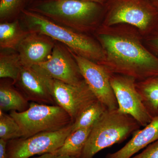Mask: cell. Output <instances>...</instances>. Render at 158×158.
<instances>
[{"label":"cell","mask_w":158,"mask_h":158,"mask_svg":"<svg viewBox=\"0 0 158 158\" xmlns=\"http://www.w3.org/2000/svg\"><path fill=\"white\" fill-rule=\"evenodd\" d=\"M82 1L93 2L98 3V4H100V5L104 6L105 4L107 2L108 0H82Z\"/></svg>","instance_id":"obj_27"},{"label":"cell","mask_w":158,"mask_h":158,"mask_svg":"<svg viewBox=\"0 0 158 158\" xmlns=\"http://www.w3.org/2000/svg\"><path fill=\"white\" fill-rule=\"evenodd\" d=\"M8 141L0 139V158H8L7 145Z\"/></svg>","instance_id":"obj_25"},{"label":"cell","mask_w":158,"mask_h":158,"mask_svg":"<svg viewBox=\"0 0 158 158\" xmlns=\"http://www.w3.org/2000/svg\"><path fill=\"white\" fill-rule=\"evenodd\" d=\"M131 158H158V140L150 144L142 152Z\"/></svg>","instance_id":"obj_23"},{"label":"cell","mask_w":158,"mask_h":158,"mask_svg":"<svg viewBox=\"0 0 158 158\" xmlns=\"http://www.w3.org/2000/svg\"><path fill=\"white\" fill-rule=\"evenodd\" d=\"M141 127L118 109L107 110L92 127L80 158H93L102 150L123 142Z\"/></svg>","instance_id":"obj_4"},{"label":"cell","mask_w":158,"mask_h":158,"mask_svg":"<svg viewBox=\"0 0 158 158\" xmlns=\"http://www.w3.org/2000/svg\"><path fill=\"white\" fill-rule=\"evenodd\" d=\"M150 1L158 10V0H150Z\"/></svg>","instance_id":"obj_29"},{"label":"cell","mask_w":158,"mask_h":158,"mask_svg":"<svg viewBox=\"0 0 158 158\" xmlns=\"http://www.w3.org/2000/svg\"><path fill=\"white\" fill-rule=\"evenodd\" d=\"M26 0H1L0 2V19L6 22L23 11Z\"/></svg>","instance_id":"obj_22"},{"label":"cell","mask_w":158,"mask_h":158,"mask_svg":"<svg viewBox=\"0 0 158 158\" xmlns=\"http://www.w3.org/2000/svg\"><path fill=\"white\" fill-rule=\"evenodd\" d=\"M23 137L17 122L10 114H6L0 110V139L8 141Z\"/></svg>","instance_id":"obj_21"},{"label":"cell","mask_w":158,"mask_h":158,"mask_svg":"<svg viewBox=\"0 0 158 158\" xmlns=\"http://www.w3.org/2000/svg\"><path fill=\"white\" fill-rule=\"evenodd\" d=\"M110 81L118 105V110L135 118L143 127L153 117L142 102L136 88V81L131 77L110 74Z\"/></svg>","instance_id":"obj_10"},{"label":"cell","mask_w":158,"mask_h":158,"mask_svg":"<svg viewBox=\"0 0 158 158\" xmlns=\"http://www.w3.org/2000/svg\"><path fill=\"white\" fill-rule=\"evenodd\" d=\"M10 115L19 126L23 138L40 133L57 131L73 123L68 113L58 105L31 102L26 111H11Z\"/></svg>","instance_id":"obj_6"},{"label":"cell","mask_w":158,"mask_h":158,"mask_svg":"<svg viewBox=\"0 0 158 158\" xmlns=\"http://www.w3.org/2000/svg\"><path fill=\"white\" fill-rule=\"evenodd\" d=\"M56 42L44 34L31 32L17 49L23 67L31 68L49 59Z\"/></svg>","instance_id":"obj_12"},{"label":"cell","mask_w":158,"mask_h":158,"mask_svg":"<svg viewBox=\"0 0 158 158\" xmlns=\"http://www.w3.org/2000/svg\"><path fill=\"white\" fill-rule=\"evenodd\" d=\"M30 10L56 23L84 34L95 32L101 25L104 6L82 0L45 1Z\"/></svg>","instance_id":"obj_2"},{"label":"cell","mask_w":158,"mask_h":158,"mask_svg":"<svg viewBox=\"0 0 158 158\" xmlns=\"http://www.w3.org/2000/svg\"><path fill=\"white\" fill-rule=\"evenodd\" d=\"M72 125L57 131L40 133L29 138L8 141V158H29L35 155L54 153L72 131Z\"/></svg>","instance_id":"obj_7"},{"label":"cell","mask_w":158,"mask_h":158,"mask_svg":"<svg viewBox=\"0 0 158 158\" xmlns=\"http://www.w3.org/2000/svg\"><path fill=\"white\" fill-rule=\"evenodd\" d=\"M102 25L133 26L144 38L155 33L158 27V10L150 0H108L104 5Z\"/></svg>","instance_id":"obj_5"},{"label":"cell","mask_w":158,"mask_h":158,"mask_svg":"<svg viewBox=\"0 0 158 158\" xmlns=\"http://www.w3.org/2000/svg\"><path fill=\"white\" fill-rule=\"evenodd\" d=\"M55 158H80L78 157L72 156L59 155L57 156Z\"/></svg>","instance_id":"obj_28"},{"label":"cell","mask_w":158,"mask_h":158,"mask_svg":"<svg viewBox=\"0 0 158 158\" xmlns=\"http://www.w3.org/2000/svg\"><path fill=\"white\" fill-rule=\"evenodd\" d=\"M92 127L79 129L71 133L64 143L54 153L57 156L64 155L80 158Z\"/></svg>","instance_id":"obj_18"},{"label":"cell","mask_w":158,"mask_h":158,"mask_svg":"<svg viewBox=\"0 0 158 158\" xmlns=\"http://www.w3.org/2000/svg\"><path fill=\"white\" fill-rule=\"evenodd\" d=\"M9 82L1 81L0 84V110L23 112L30 106L29 101L23 93Z\"/></svg>","instance_id":"obj_15"},{"label":"cell","mask_w":158,"mask_h":158,"mask_svg":"<svg viewBox=\"0 0 158 158\" xmlns=\"http://www.w3.org/2000/svg\"><path fill=\"white\" fill-rule=\"evenodd\" d=\"M70 51L76 60L84 80L98 100L109 110L118 109L117 100L110 84V74L102 65Z\"/></svg>","instance_id":"obj_11"},{"label":"cell","mask_w":158,"mask_h":158,"mask_svg":"<svg viewBox=\"0 0 158 158\" xmlns=\"http://www.w3.org/2000/svg\"><path fill=\"white\" fill-rule=\"evenodd\" d=\"M59 1H67V0H58Z\"/></svg>","instance_id":"obj_30"},{"label":"cell","mask_w":158,"mask_h":158,"mask_svg":"<svg viewBox=\"0 0 158 158\" xmlns=\"http://www.w3.org/2000/svg\"><path fill=\"white\" fill-rule=\"evenodd\" d=\"M144 44L153 54L158 57V33L155 32L144 38Z\"/></svg>","instance_id":"obj_24"},{"label":"cell","mask_w":158,"mask_h":158,"mask_svg":"<svg viewBox=\"0 0 158 158\" xmlns=\"http://www.w3.org/2000/svg\"><path fill=\"white\" fill-rule=\"evenodd\" d=\"M30 31L23 30L18 20L0 24V48L1 50L17 51L18 47Z\"/></svg>","instance_id":"obj_16"},{"label":"cell","mask_w":158,"mask_h":158,"mask_svg":"<svg viewBox=\"0 0 158 158\" xmlns=\"http://www.w3.org/2000/svg\"><path fill=\"white\" fill-rule=\"evenodd\" d=\"M27 30L44 34L66 46L77 56L97 63L104 59V53L96 38L56 23L31 10L22 11Z\"/></svg>","instance_id":"obj_3"},{"label":"cell","mask_w":158,"mask_h":158,"mask_svg":"<svg viewBox=\"0 0 158 158\" xmlns=\"http://www.w3.org/2000/svg\"><path fill=\"white\" fill-rule=\"evenodd\" d=\"M56 156V155L54 153H46L35 158H55Z\"/></svg>","instance_id":"obj_26"},{"label":"cell","mask_w":158,"mask_h":158,"mask_svg":"<svg viewBox=\"0 0 158 158\" xmlns=\"http://www.w3.org/2000/svg\"><path fill=\"white\" fill-rule=\"evenodd\" d=\"M14 85L29 101L37 103L57 105L42 77L34 69L22 67Z\"/></svg>","instance_id":"obj_13"},{"label":"cell","mask_w":158,"mask_h":158,"mask_svg":"<svg viewBox=\"0 0 158 158\" xmlns=\"http://www.w3.org/2000/svg\"><path fill=\"white\" fill-rule=\"evenodd\" d=\"M94 36L104 53V59L98 64L110 74L131 77L136 81L158 77V57L147 48L135 27L101 25Z\"/></svg>","instance_id":"obj_1"},{"label":"cell","mask_w":158,"mask_h":158,"mask_svg":"<svg viewBox=\"0 0 158 158\" xmlns=\"http://www.w3.org/2000/svg\"><path fill=\"white\" fill-rule=\"evenodd\" d=\"M32 68L42 75L69 85H79L85 81L70 50L61 43H56L48 60Z\"/></svg>","instance_id":"obj_9"},{"label":"cell","mask_w":158,"mask_h":158,"mask_svg":"<svg viewBox=\"0 0 158 158\" xmlns=\"http://www.w3.org/2000/svg\"><path fill=\"white\" fill-rule=\"evenodd\" d=\"M39 74L56 105L68 113L73 123L85 108L98 100L85 81L79 85H71Z\"/></svg>","instance_id":"obj_8"},{"label":"cell","mask_w":158,"mask_h":158,"mask_svg":"<svg viewBox=\"0 0 158 158\" xmlns=\"http://www.w3.org/2000/svg\"><path fill=\"white\" fill-rule=\"evenodd\" d=\"M136 88L151 116H158V77L136 81Z\"/></svg>","instance_id":"obj_17"},{"label":"cell","mask_w":158,"mask_h":158,"mask_svg":"<svg viewBox=\"0 0 158 158\" xmlns=\"http://www.w3.org/2000/svg\"><path fill=\"white\" fill-rule=\"evenodd\" d=\"M156 32H158V27L157 28V29L156 31Z\"/></svg>","instance_id":"obj_31"},{"label":"cell","mask_w":158,"mask_h":158,"mask_svg":"<svg viewBox=\"0 0 158 158\" xmlns=\"http://www.w3.org/2000/svg\"><path fill=\"white\" fill-rule=\"evenodd\" d=\"M22 65L19 56L17 53L6 52L3 50L0 53V77L9 78L14 84L18 79Z\"/></svg>","instance_id":"obj_20"},{"label":"cell","mask_w":158,"mask_h":158,"mask_svg":"<svg viewBox=\"0 0 158 158\" xmlns=\"http://www.w3.org/2000/svg\"><path fill=\"white\" fill-rule=\"evenodd\" d=\"M108 110L101 102L97 100L85 108L73 123L72 131L79 129L92 127Z\"/></svg>","instance_id":"obj_19"},{"label":"cell","mask_w":158,"mask_h":158,"mask_svg":"<svg viewBox=\"0 0 158 158\" xmlns=\"http://www.w3.org/2000/svg\"><path fill=\"white\" fill-rule=\"evenodd\" d=\"M132 138L120 149L109 153L106 158H131L141 150L158 140V116L143 128L132 134Z\"/></svg>","instance_id":"obj_14"}]
</instances>
